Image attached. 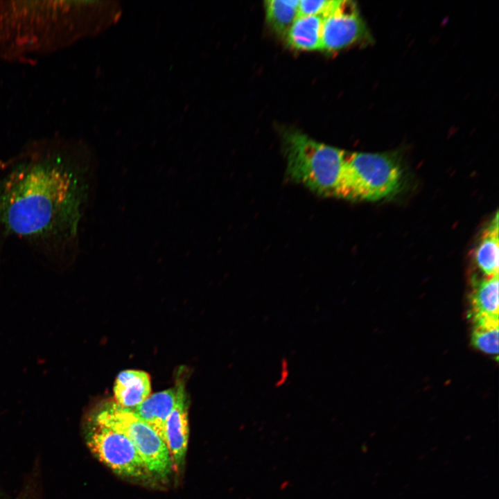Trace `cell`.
I'll return each instance as SVG.
<instances>
[{
  "label": "cell",
  "mask_w": 499,
  "mask_h": 499,
  "mask_svg": "<svg viewBox=\"0 0 499 499\" xmlns=\"http://www.w3.org/2000/svg\"><path fill=\"white\" fill-rule=\"evenodd\" d=\"M368 39V28L355 2L333 0L322 16V50L338 51Z\"/></svg>",
  "instance_id": "52a82bcc"
},
{
  "label": "cell",
  "mask_w": 499,
  "mask_h": 499,
  "mask_svg": "<svg viewBox=\"0 0 499 499\" xmlns=\"http://www.w3.org/2000/svg\"><path fill=\"white\" fill-rule=\"evenodd\" d=\"M322 16L298 15L285 38L291 48L301 51H322Z\"/></svg>",
  "instance_id": "8fae6325"
},
{
  "label": "cell",
  "mask_w": 499,
  "mask_h": 499,
  "mask_svg": "<svg viewBox=\"0 0 499 499\" xmlns=\"http://www.w3.org/2000/svg\"><path fill=\"white\" fill-rule=\"evenodd\" d=\"M298 0H268L264 2L268 24L278 35L285 37L299 15Z\"/></svg>",
  "instance_id": "5bb4252c"
},
{
  "label": "cell",
  "mask_w": 499,
  "mask_h": 499,
  "mask_svg": "<svg viewBox=\"0 0 499 499\" xmlns=\"http://www.w3.org/2000/svg\"><path fill=\"white\" fill-rule=\"evenodd\" d=\"M475 260L478 267L485 277L498 275L499 268V238L498 213L483 232L475 250Z\"/></svg>",
  "instance_id": "7c38bea8"
},
{
  "label": "cell",
  "mask_w": 499,
  "mask_h": 499,
  "mask_svg": "<svg viewBox=\"0 0 499 499\" xmlns=\"http://www.w3.org/2000/svg\"><path fill=\"white\" fill-rule=\"evenodd\" d=\"M182 387L171 388L152 394L131 409L164 441L166 421L174 408Z\"/></svg>",
  "instance_id": "9c48e42d"
},
{
  "label": "cell",
  "mask_w": 499,
  "mask_h": 499,
  "mask_svg": "<svg viewBox=\"0 0 499 499\" xmlns=\"http://www.w3.org/2000/svg\"><path fill=\"white\" fill-rule=\"evenodd\" d=\"M474 327L471 335L473 345L481 351L498 356V317H473Z\"/></svg>",
  "instance_id": "9a60e30c"
},
{
  "label": "cell",
  "mask_w": 499,
  "mask_h": 499,
  "mask_svg": "<svg viewBox=\"0 0 499 499\" xmlns=\"http://www.w3.org/2000/svg\"><path fill=\"white\" fill-rule=\"evenodd\" d=\"M333 0L299 1V15L323 16L329 10Z\"/></svg>",
  "instance_id": "2e32d148"
},
{
  "label": "cell",
  "mask_w": 499,
  "mask_h": 499,
  "mask_svg": "<svg viewBox=\"0 0 499 499\" xmlns=\"http://www.w3.org/2000/svg\"><path fill=\"white\" fill-rule=\"evenodd\" d=\"M85 439L91 453L116 474L137 480L151 476L135 446L123 433L91 421Z\"/></svg>",
  "instance_id": "8992f818"
},
{
  "label": "cell",
  "mask_w": 499,
  "mask_h": 499,
  "mask_svg": "<svg viewBox=\"0 0 499 499\" xmlns=\"http://www.w3.org/2000/svg\"><path fill=\"white\" fill-rule=\"evenodd\" d=\"M401 182L402 169L394 153L347 152L336 196L379 200L396 193Z\"/></svg>",
  "instance_id": "277c9868"
},
{
  "label": "cell",
  "mask_w": 499,
  "mask_h": 499,
  "mask_svg": "<svg viewBox=\"0 0 499 499\" xmlns=\"http://www.w3.org/2000/svg\"><path fill=\"white\" fill-rule=\"evenodd\" d=\"M91 421L125 435L151 475L165 478L169 475L173 466L164 441L131 409L111 403L100 410Z\"/></svg>",
  "instance_id": "5b68a950"
},
{
  "label": "cell",
  "mask_w": 499,
  "mask_h": 499,
  "mask_svg": "<svg viewBox=\"0 0 499 499\" xmlns=\"http://www.w3.org/2000/svg\"><path fill=\"white\" fill-rule=\"evenodd\" d=\"M122 12L116 1L0 0V62H23L100 33Z\"/></svg>",
  "instance_id": "7a4b0ae2"
},
{
  "label": "cell",
  "mask_w": 499,
  "mask_h": 499,
  "mask_svg": "<svg viewBox=\"0 0 499 499\" xmlns=\"http://www.w3.org/2000/svg\"><path fill=\"white\" fill-rule=\"evenodd\" d=\"M283 148L292 180L318 194L336 196L346 151L294 130L285 132Z\"/></svg>",
  "instance_id": "3957f363"
},
{
  "label": "cell",
  "mask_w": 499,
  "mask_h": 499,
  "mask_svg": "<svg viewBox=\"0 0 499 499\" xmlns=\"http://www.w3.org/2000/svg\"><path fill=\"white\" fill-rule=\"evenodd\" d=\"M150 378L148 373L135 369L125 370L119 373L114 386L116 403L119 405L133 409L150 396Z\"/></svg>",
  "instance_id": "30bf717a"
},
{
  "label": "cell",
  "mask_w": 499,
  "mask_h": 499,
  "mask_svg": "<svg viewBox=\"0 0 499 499\" xmlns=\"http://www.w3.org/2000/svg\"><path fill=\"white\" fill-rule=\"evenodd\" d=\"M90 155L77 142H33L0 180V226L11 236L71 244L88 200Z\"/></svg>",
  "instance_id": "6da1fadb"
},
{
  "label": "cell",
  "mask_w": 499,
  "mask_h": 499,
  "mask_svg": "<svg viewBox=\"0 0 499 499\" xmlns=\"http://www.w3.org/2000/svg\"><path fill=\"white\" fill-rule=\"evenodd\" d=\"M472 317H498V275L473 281Z\"/></svg>",
  "instance_id": "4fadbf2b"
},
{
  "label": "cell",
  "mask_w": 499,
  "mask_h": 499,
  "mask_svg": "<svg viewBox=\"0 0 499 499\" xmlns=\"http://www.w3.org/2000/svg\"><path fill=\"white\" fill-rule=\"evenodd\" d=\"M189 439L188 410L182 387L177 401L168 417L164 427V442L168 449L173 466L180 469L185 459Z\"/></svg>",
  "instance_id": "ba28073f"
}]
</instances>
